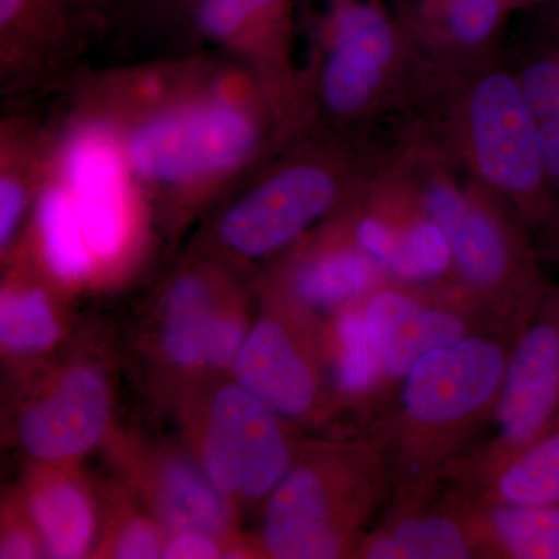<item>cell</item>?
<instances>
[{
    "label": "cell",
    "mask_w": 559,
    "mask_h": 559,
    "mask_svg": "<svg viewBox=\"0 0 559 559\" xmlns=\"http://www.w3.org/2000/svg\"><path fill=\"white\" fill-rule=\"evenodd\" d=\"M150 2H160V3H175L180 2V5H187V3H190V5L200 7V3L202 0H150Z\"/></svg>",
    "instance_id": "1f68e13d"
},
{
    "label": "cell",
    "mask_w": 559,
    "mask_h": 559,
    "mask_svg": "<svg viewBox=\"0 0 559 559\" xmlns=\"http://www.w3.org/2000/svg\"><path fill=\"white\" fill-rule=\"evenodd\" d=\"M277 412L246 389L226 388L213 401L205 468L221 491L261 498L293 466V450Z\"/></svg>",
    "instance_id": "ba28073f"
},
{
    "label": "cell",
    "mask_w": 559,
    "mask_h": 559,
    "mask_svg": "<svg viewBox=\"0 0 559 559\" xmlns=\"http://www.w3.org/2000/svg\"><path fill=\"white\" fill-rule=\"evenodd\" d=\"M388 164L447 235L471 300L496 329L518 336L551 285L525 224L417 132L404 134Z\"/></svg>",
    "instance_id": "7a4b0ae2"
},
{
    "label": "cell",
    "mask_w": 559,
    "mask_h": 559,
    "mask_svg": "<svg viewBox=\"0 0 559 559\" xmlns=\"http://www.w3.org/2000/svg\"><path fill=\"white\" fill-rule=\"evenodd\" d=\"M242 347V330L230 319H215L205 342L204 360L210 366L224 367L238 356Z\"/></svg>",
    "instance_id": "484cf974"
},
{
    "label": "cell",
    "mask_w": 559,
    "mask_h": 559,
    "mask_svg": "<svg viewBox=\"0 0 559 559\" xmlns=\"http://www.w3.org/2000/svg\"><path fill=\"white\" fill-rule=\"evenodd\" d=\"M340 191V180L329 168L290 165L235 205L221 224V235L245 255H264L329 212Z\"/></svg>",
    "instance_id": "9c48e42d"
},
{
    "label": "cell",
    "mask_w": 559,
    "mask_h": 559,
    "mask_svg": "<svg viewBox=\"0 0 559 559\" xmlns=\"http://www.w3.org/2000/svg\"><path fill=\"white\" fill-rule=\"evenodd\" d=\"M68 168L73 207L87 245L100 255H112L123 235V189L116 151L105 140H80L70 150Z\"/></svg>",
    "instance_id": "5bb4252c"
},
{
    "label": "cell",
    "mask_w": 559,
    "mask_h": 559,
    "mask_svg": "<svg viewBox=\"0 0 559 559\" xmlns=\"http://www.w3.org/2000/svg\"><path fill=\"white\" fill-rule=\"evenodd\" d=\"M418 61V50L406 28L381 3H341L322 76L326 108L348 120L404 108Z\"/></svg>",
    "instance_id": "8992f818"
},
{
    "label": "cell",
    "mask_w": 559,
    "mask_h": 559,
    "mask_svg": "<svg viewBox=\"0 0 559 559\" xmlns=\"http://www.w3.org/2000/svg\"><path fill=\"white\" fill-rule=\"evenodd\" d=\"M159 554L157 533L145 522L132 524L123 533L119 547H117V557L119 558H157Z\"/></svg>",
    "instance_id": "4316f807"
},
{
    "label": "cell",
    "mask_w": 559,
    "mask_h": 559,
    "mask_svg": "<svg viewBox=\"0 0 559 559\" xmlns=\"http://www.w3.org/2000/svg\"><path fill=\"white\" fill-rule=\"evenodd\" d=\"M35 557L32 540L22 533H14L2 544V558H32Z\"/></svg>",
    "instance_id": "4dcf8cb0"
},
{
    "label": "cell",
    "mask_w": 559,
    "mask_h": 559,
    "mask_svg": "<svg viewBox=\"0 0 559 559\" xmlns=\"http://www.w3.org/2000/svg\"><path fill=\"white\" fill-rule=\"evenodd\" d=\"M39 224L51 270L61 277H79L90 266L76 210L61 190H49L39 202Z\"/></svg>",
    "instance_id": "7402d4cb"
},
{
    "label": "cell",
    "mask_w": 559,
    "mask_h": 559,
    "mask_svg": "<svg viewBox=\"0 0 559 559\" xmlns=\"http://www.w3.org/2000/svg\"><path fill=\"white\" fill-rule=\"evenodd\" d=\"M253 140L252 127L237 110L202 109L150 124L132 145V159L150 178L182 180L240 164Z\"/></svg>",
    "instance_id": "30bf717a"
},
{
    "label": "cell",
    "mask_w": 559,
    "mask_h": 559,
    "mask_svg": "<svg viewBox=\"0 0 559 559\" xmlns=\"http://www.w3.org/2000/svg\"><path fill=\"white\" fill-rule=\"evenodd\" d=\"M539 143L544 167L559 197V116L539 121Z\"/></svg>",
    "instance_id": "f1b7e54d"
},
{
    "label": "cell",
    "mask_w": 559,
    "mask_h": 559,
    "mask_svg": "<svg viewBox=\"0 0 559 559\" xmlns=\"http://www.w3.org/2000/svg\"><path fill=\"white\" fill-rule=\"evenodd\" d=\"M463 499L484 559H559V506Z\"/></svg>",
    "instance_id": "9a60e30c"
},
{
    "label": "cell",
    "mask_w": 559,
    "mask_h": 559,
    "mask_svg": "<svg viewBox=\"0 0 559 559\" xmlns=\"http://www.w3.org/2000/svg\"><path fill=\"white\" fill-rule=\"evenodd\" d=\"M58 326L43 293L3 296L0 337L11 349H40L50 345Z\"/></svg>",
    "instance_id": "603a6c76"
},
{
    "label": "cell",
    "mask_w": 559,
    "mask_h": 559,
    "mask_svg": "<svg viewBox=\"0 0 559 559\" xmlns=\"http://www.w3.org/2000/svg\"><path fill=\"white\" fill-rule=\"evenodd\" d=\"M559 415V280L551 282L511 348L487 440L443 474L441 485L466 495L536 439Z\"/></svg>",
    "instance_id": "5b68a950"
},
{
    "label": "cell",
    "mask_w": 559,
    "mask_h": 559,
    "mask_svg": "<svg viewBox=\"0 0 559 559\" xmlns=\"http://www.w3.org/2000/svg\"><path fill=\"white\" fill-rule=\"evenodd\" d=\"M285 0H202L197 11L202 31L215 38H226L242 25L261 17L282 14Z\"/></svg>",
    "instance_id": "d4e9b609"
},
{
    "label": "cell",
    "mask_w": 559,
    "mask_h": 559,
    "mask_svg": "<svg viewBox=\"0 0 559 559\" xmlns=\"http://www.w3.org/2000/svg\"><path fill=\"white\" fill-rule=\"evenodd\" d=\"M108 421V399L97 373L70 371L58 389L21 421V439L39 459H61L90 450Z\"/></svg>",
    "instance_id": "4fadbf2b"
},
{
    "label": "cell",
    "mask_w": 559,
    "mask_h": 559,
    "mask_svg": "<svg viewBox=\"0 0 559 559\" xmlns=\"http://www.w3.org/2000/svg\"><path fill=\"white\" fill-rule=\"evenodd\" d=\"M406 108L419 116L411 130L513 210L543 255L559 261V197L514 69L491 55L469 62L423 57Z\"/></svg>",
    "instance_id": "6da1fadb"
},
{
    "label": "cell",
    "mask_w": 559,
    "mask_h": 559,
    "mask_svg": "<svg viewBox=\"0 0 559 559\" xmlns=\"http://www.w3.org/2000/svg\"><path fill=\"white\" fill-rule=\"evenodd\" d=\"M22 209V191L16 182L3 178L0 182V241L5 245L16 226Z\"/></svg>",
    "instance_id": "f546056e"
},
{
    "label": "cell",
    "mask_w": 559,
    "mask_h": 559,
    "mask_svg": "<svg viewBox=\"0 0 559 559\" xmlns=\"http://www.w3.org/2000/svg\"><path fill=\"white\" fill-rule=\"evenodd\" d=\"M558 3H559V0H558Z\"/></svg>",
    "instance_id": "836d02e7"
},
{
    "label": "cell",
    "mask_w": 559,
    "mask_h": 559,
    "mask_svg": "<svg viewBox=\"0 0 559 559\" xmlns=\"http://www.w3.org/2000/svg\"><path fill=\"white\" fill-rule=\"evenodd\" d=\"M514 72L538 123L559 116V44L527 58Z\"/></svg>",
    "instance_id": "cb8c5ba5"
},
{
    "label": "cell",
    "mask_w": 559,
    "mask_h": 559,
    "mask_svg": "<svg viewBox=\"0 0 559 559\" xmlns=\"http://www.w3.org/2000/svg\"><path fill=\"white\" fill-rule=\"evenodd\" d=\"M165 558L200 559L218 557V547L205 533L182 532L165 547Z\"/></svg>",
    "instance_id": "83f0119b"
},
{
    "label": "cell",
    "mask_w": 559,
    "mask_h": 559,
    "mask_svg": "<svg viewBox=\"0 0 559 559\" xmlns=\"http://www.w3.org/2000/svg\"><path fill=\"white\" fill-rule=\"evenodd\" d=\"M384 518L360 540L366 559H484L468 503L440 485L436 491L389 496Z\"/></svg>",
    "instance_id": "8fae6325"
},
{
    "label": "cell",
    "mask_w": 559,
    "mask_h": 559,
    "mask_svg": "<svg viewBox=\"0 0 559 559\" xmlns=\"http://www.w3.org/2000/svg\"><path fill=\"white\" fill-rule=\"evenodd\" d=\"M516 336L485 331L433 349L407 371L371 436L388 455L392 491H436L491 425Z\"/></svg>",
    "instance_id": "3957f363"
},
{
    "label": "cell",
    "mask_w": 559,
    "mask_h": 559,
    "mask_svg": "<svg viewBox=\"0 0 559 559\" xmlns=\"http://www.w3.org/2000/svg\"><path fill=\"white\" fill-rule=\"evenodd\" d=\"M207 290L197 278L176 283L168 297L165 316V349L182 366L204 360L205 342L212 329Z\"/></svg>",
    "instance_id": "44dd1931"
},
{
    "label": "cell",
    "mask_w": 559,
    "mask_h": 559,
    "mask_svg": "<svg viewBox=\"0 0 559 559\" xmlns=\"http://www.w3.org/2000/svg\"><path fill=\"white\" fill-rule=\"evenodd\" d=\"M362 305L380 355L389 403L423 356L473 334L503 331L485 318L462 288L406 285L385 278L362 297Z\"/></svg>",
    "instance_id": "52a82bcc"
},
{
    "label": "cell",
    "mask_w": 559,
    "mask_h": 559,
    "mask_svg": "<svg viewBox=\"0 0 559 559\" xmlns=\"http://www.w3.org/2000/svg\"><path fill=\"white\" fill-rule=\"evenodd\" d=\"M241 388L278 415L310 417L322 409V380L310 349L277 319L260 322L237 356Z\"/></svg>",
    "instance_id": "7c38bea8"
},
{
    "label": "cell",
    "mask_w": 559,
    "mask_h": 559,
    "mask_svg": "<svg viewBox=\"0 0 559 559\" xmlns=\"http://www.w3.org/2000/svg\"><path fill=\"white\" fill-rule=\"evenodd\" d=\"M530 2H535V0H507V3H509V7L520 5V3H530Z\"/></svg>",
    "instance_id": "d6a6232c"
},
{
    "label": "cell",
    "mask_w": 559,
    "mask_h": 559,
    "mask_svg": "<svg viewBox=\"0 0 559 559\" xmlns=\"http://www.w3.org/2000/svg\"><path fill=\"white\" fill-rule=\"evenodd\" d=\"M460 496L485 502L559 506V415L479 487Z\"/></svg>",
    "instance_id": "2e32d148"
},
{
    "label": "cell",
    "mask_w": 559,
    "mask_h": 559,
    "mask_svg": "<svg viewBox=\"0 0 559 559\" xmlns=\"http://www.w3.org/2000/svg\"><path fill=\"white\" fill-rule=\"evenodd\" d=\"M218 489L186 463L168 466L160 481L165 520L180 532H219L227 524V510Z\"/></svg>",
    "instance_id": "ac0fdd59"
},
{
    "label": "cell",
    "mask_w": 559,
    "mask_h": 559,
    "mask_svg": "<svg viewBox=\"0 0 559 559\" xmlns=\"http://www.w3.org/2000/svg\"><path fill=\"white\" fill-rule=\"evenodd\" d=\"M51 555L79 558L86 550L92 533L90 507L72 485H55L40 491L32 503Z\"/></svg>",
    "instance_id": "ffe728a7"
},
{
    "label": "cell",
    "mask_w": 559,
    "mask_h": 559,
    "mask_svg": "<svg viewBox=\"0 0 559 559\" xmlns=\"http://www.w3.org/2000/svg\"><path fill=\"white\" fill-rule=\"evenodd\" d=\"M336 381L341 392L353 400L378 401L380 414L388 406L389 396L382 374L381 359L367 326L364 305L345 311L337 322Z\"/></svg>",
    "instance_id": "d6986e66"
},
{
    "label": "cell",
    "mask_w": 559,
    "mask_h": 559,
    "mask_svg": "<svg viewBox=\"0 0 559 559\" xmlns=\"http://www.w3.org/2000/svg\"><path fill=\"white\" fill-rule=\"evenodd\" d=\"M388 455L371 433L310 452L271 492L264 540L271 557L329 559L358 550L364 527L388 502Z\"/></svg>",
    "instance_id": "277c9868"
},
{
    "label": "cell",
    "mask_w": 559,
    "mask_h": 559,
    "mask_svg": "<svg viewBox=\"0 0 559 559\" xmlns=\"http://www.w3.org/2000/svg\"><path fill=\"white\" fill-rule=\"evenodd\" d=\"M385 278L381 267L356 246L305 264L296 277V293L305 304L333 307L359 300Z\"/></svg>",
    "instance_id": "e0dca14e"
}]
</instances>
